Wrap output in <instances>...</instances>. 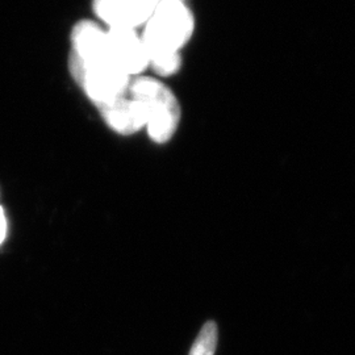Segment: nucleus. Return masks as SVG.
<instances>
[{"instance_id":"1","label":"nucleus","mask_w":355,"mask_h":355,"mask_svg":"<svg viewBox=\"0 0 355 355\" xmlns=\"http://www.w3.org/2000/svg\"><path fill=\"white\" fill-rule=\"evenodd\" d=\"M195 31L193 13L182 0H162L145 24L142 41L149 61L158 57L179 55Z\"/></svg>"},{"instance_id":"2","label":"nucleus","mask_w":355,"mask_h":355,"mask_svg":"<svg viewBox=\"0 0 355 355\" xmlns=\"http://www.w3.org/2000/svg\"><path fill=\"white\" fill-rule=\"evenodd\" d=\"M129 95L144 105L148 135L157 144L171 140L180 123V105L173 91L150 76H137L130 82Z\"/></svg>"},{"instance_id":"3","label":"nucleus","mask_w":355,"mask_h":355,"mask_svg":"<svg viewBox=\"0 0 355 355\" xmlns=\"http://www.w3.org/2000/svg\"><path fill=\"white\" fill-rule=\"evenodd\" d=\"M67 67L71 78L96 110L129 94L130 76L114 66L85 62L70 51Z\"/></svg>"},{"instance_id":"4","label":"nucleus","mask_w":355,"mask_h":355,"mask_svg":"<svg viewBox=\"0 0 355 355\" xmlns=\"http://www.w3.org/2000/svg\"><path fill=\"white\" fill-rule=\"evenodd\" d=\"M107 44L112 64L128 76H140L149 66V55L136 29L110 28Z\"/></svg>"},{"instance_id":"5","label":"nucleus","mask_w":355,"mask_h":355,"mask_svg":"<svg viewBox=\"0 0 355 355\" xmlns=\"http://www.w3.org/2000/svg\"><path fill=\"white\" fill-rule=\"evenodd\" d=\"M157 0H92L95 15L110 28L136 29L145 26Z\"/></svg>"},{"instance_id":"6","label":"nucleus","mask_w":355,"mask_h":355,"mask_svg":"<svg viewBox=\"0 0 355 355\" xmlns=\"http://www.w3.org/2000/svg\"><path fill=\"white\" fill-rule=\"evenodd\" d=\"M71 53L85 62L116 67L108 51L107 31L91 20L78 21L70 35ZM117 69V67H116Z\"/></svg>"},{"instance_id":"7","label":"nucleus","mask_w":355,"mask_h":355,"mask_svg":"<svg viewBox=\"0 0 355 355\" xmlns=\"http://www.w3.org/2000/svg\"><path fill=\"white\" fill-rule=\"evenodd\" d=\"M105 124L121 136H132L146 128L148 117L144 105L130 95L98 108Z\"/></svg>"},{"instance_id":"8","label":"nucleus","mask_w":355,"mask_h":355,"mask_svg":"<svg viewBox=\"0 0 355 355\" xmlns=\"http://www.w3.org/2000/svg\"><path fill=\"white\" fill-rule=\"evenodd\" d=\"M218 330L214 321L204 324L199 336L191 347L190 355H215Z\"/></svg>"},{"instance_id":"9","label":"nucleus","mask_w":355,"mask_h":355,"mask_svg":"<svg viewBox=\"0 0 355 355\" xmlns=\"http://www.w3.org/2000/svg\"><path fill=\"white\" fill-rule=\"evenodd\" d=\"M7 233V221H6V216L3 212V208L0 207V243L4 240Z\"/></svg>"},{"instance_id":"10","label":"nucleus","mask_w":355,"mask_h":355,"mask_svg":"<svg viewBox=\"0 0 355 355\" xmlns=\"http://www.w3.org/2000/svg\"><path fill=\"white\" fill-rule=\"evenodd\" d=\"M157 1H158V3H159V1H162V0H157ZM182 1H184V0H182Z\"/></svg>"}]
</instances>
